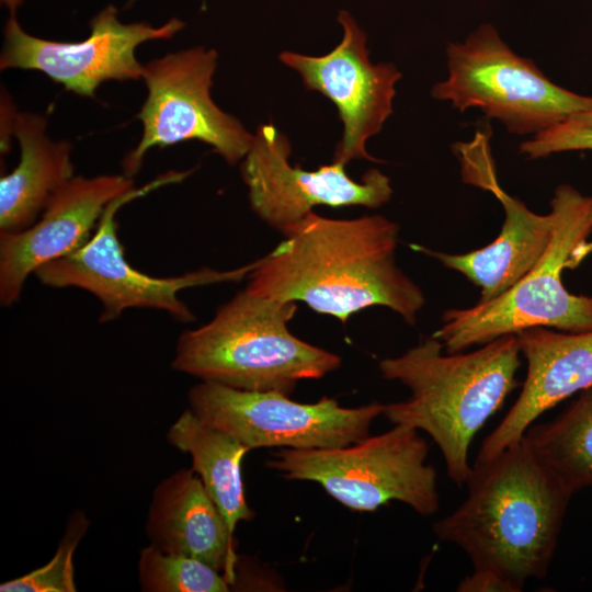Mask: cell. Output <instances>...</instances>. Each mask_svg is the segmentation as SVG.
Instances as JSON below:
<instances>
[{
  "label": "cell",
  "mask_w": 592,
  "mask_h": 592,
  "mask_svg": "<svg viewBox=\"0 0 592 592\" xmlns=\"http://www.w3.org/2000/svg\"><path fill=\"white\" fill-rule=\"evenodd\" d=\"M418 430L394 424L389 431L337 448L273 453L267 467L288 480H308L345 508L373 512L390 501L429 516L440 506L436 471Z\"/></svg>",
  "instance_id": "7"
},
{
  "label": "cell",
  "mask_w": 592,
  "mask_h": 592,
  "mask_svg": "<svg viewBox=\"0 0 592 592\" xmlns=\"http://www.w3.org/2000/svg\"><path fill=\"white\" fill-rule=\"evenodd\" d=\"M47 119L15 112L11 134L19 141L18 166L0 179V234L33 225L53 194L73 175L72 145L46 135Z\"/></svg>",
  "instance_id": "18"
},
{
  "label": "cell",
  "mask_w": 592,
  "mask_h": 592,
  "mask_svg": "<svg viewBox=\"0 0 592 592\" xmlns=\"http://www.w3.org/2000/svg\"><path fill=\"white\" fill-rule=\"evenodd\" d=\"M89 527V521L82 511H76L69 517L65 534L53 558L20 578L0 585L1 592H75L73 555L78 544Z\"/></svg>",
  "instance_id": "22"
},
{
  "label": "cell",
  "mask_w": 592,
  "mask_h": 592,
  "mask_svg": "<svg viewBox=\"0 0 592 592\" xmlns=\"http://www.w3.org/2000/svg\"><path fill=\"white\" fill-rule=\"evenodd\" d=\"M549 213L554 219L551 239L528 273L493 299L444 312L432 335L447 353L535 327L565 332L592 330V296L572 294L562 282L566 269H576L592 253V195L560 184Z\"/></svg>",
  "instance_id": "5"
},
{
  "label": "cell",
  "mask_w": 592,
  "mask_h": 592,
  "mask_svg": "<svg viewBox=\"0 0 592 592\" xmlns=\"http://www.w3.org/2000/svg\"><path fill=\"white\" fill-rule=\"evenodd\" d=\"M135 189L133 177L73 175L49 198L41 217L19 232L0 234V303L18 301L42 265L66 257L92 236L106 207Z\"/></svg>",
  "instance_id": "14"
},
{
  "label": "cell",
  "mask_w": 592,
  "mask_h": 592,
  "mask_svg": "<svg viewBox=\"0 0 592 592\" xmlns=\"http://www.w3.org/2000/svg\"><path fill=\"white\" fill-rule=\"evenodd\" d=\"M447 78L431 94L459 112L478 109L510 133L528 138L592 107V95L551 81L536 64L514 53L491 24L446 47Z\"/></svg>",
  "instance_id": "6"
},
{
  "label": "cell",
  "mask_w": 592,
  "mask_h": 592,
  "mask_svg": "<svg viewBox=\"0 0 592 592\" xmlns=\"http://www.w3.org/2000/svg\"><path fill=\"white\" fill-rule=\"evenodd\" d=\"M466 500L433 525L436 536L460 547L474 569L497 572L517 592L545 578L572 493L524 439L476 462Z\"/></svg>",
  "instance_id": "2"
},
{
  "label": "cell",
  "mask_w": 592,
  "mask_h": 592,
  "mask_svg": "<svg viewBox=\"0 0 592 592\" xmlns=\"http://www.w3.org/2000/svg\"><path fill=\"white\" fill-rule=\"evenodd\" d=\"M145 530L153 546L200 559L236 585L235 536L192 468L179 469L157 485Z\"/></svg>",
  "instance_id": "17"
},
{
  "label": "cell",
  "mask_w": 592,
  "mask_h": 592,
  "mask_svg": "<svg viewBox=\"0 0 592 592\" xmlns=\"http://www.w3.org/2000/svg\"><path fill=\"white\" fill-rule=\"evenodd\" d=\"M443 350L431 335L379 362L384 378L410 389L408 399L384 405L383 415L394 424L426 432L441 449L448 477L460 487L473 468L470 443L517 386L522 354L515 334L468 353L444 354Z\"/></svg>",
  "instance_id": "3"
},
{
  "label": "cell",
  "mask_w": 592,
  "mask_h": 592,
  "mask_svg": "<svg viewBox=\"0 0 592 592\" xmlns=\"http://www.w3.org/2000/svg\"><path fill=\"white\" fill-rule=\"evenodd\" d=\"M23 2L24 0H1V3L4 4L12 14Z\"/></svg>",
  "instance_id": "25"
},
{
  "label": "cell",
  "mask_w": 592,
  "mask_h": 592,
  "mask_svg": "<svg viewBox=\"0 0 592 592\" xmlns=\"http://www.w3.org/2000/svg\"><path fill=\"white\" fill-rule=\"evenodd\" d=\"M585 150L592 151V107L567 117L520 145V152L528 159Z\"/></svg>",
  "instance_id": "23"
},
{
  "label": "cell",
  "mask_w": 592,
  "mask_h": 592,
  "mask_svg": "<svg viewBox=\"0 0 592 592\" xmlns=\"http://www.w3.org/2000/svg\"><path fill=\"white\" fill-rule=\"evenodd\" d=\"M189 173L167 172L141 189L114 200L103 213L90 239L72 253L50 261L34 273L49 287H76L96 297L102 305L100 321L118 318L130 308L166 311L179 322L195 319L193 311L179 297L180 292L198 286L239 282L259 265L255 260L231 270L202 267L182 275L157 277L132 266L117 237L116 212L127 202L161 185L180 182Z\"/></svg>",
  "instance_id": "8"
},
{
  "label": "cell",
  "mask_w": 592,
  "mask_h": 592,
  "mask_svg": "<svg viewBox=\"0 0 592 592\" xmlns=\"http://www.w3.org/2000/svg\"><path fill=\"white\" fill-rule=\"evenodd\" d=\"M459 592H517L505 578L486 569H474L457 585Z\"/></svg>",
  "instance_id": "24"
},
{
  "label": "cell",
  "mask_w": 592,
  "mask_h": 592,
  "mask_svg": "<svg viewBox=\"0 0 592 592\" xmlns=\"http://www.w3.org/2000/svg\"><path fill=\"white\" fill-rule=\"evenodd\" d=\"M399 226L382 215L332 219L309 213L249 274L246 289L304 301L342 323L382 306L414 325L425 304L420 286L396 262Z\"/></svg>",
  "instance_id": "1"
},
{
  "label": "cell",
  "mask_w": 592,
  "mask_h": 592,
  "mask_svg": "<svg viewBox=\"0 0 592 592\" xmlns=\"http://www.w3.org/2000/svg\"><path fill=\"white\" fill-rule=\"evenodd\" d=\"M338 21L343 38L330 53L312 57L284 52L280 60L300 75L307 90L318 91L335 104L344 130L332 161H378L365 145L392 113L401 73L391 64L371 62L366 35L348 11H341Z\"/></svg>",
  "instance_id": "13"
},
{
  "label": "cell",
  "mask_w": 592,
  "mask_h": 592,
  "mask_svg": "<svg viewBox=\"0 0 592 592\" xmlns=\"http://www.w3.org/2000/svg\"><path fill=\"white\" fill-rule=\"evenodd\" d=\"M216 67L217 52L203 47L171 53L144 65L147 96L137 114L143 134L123 160L126 175L139 171L150 148L186 140L212 146L229 164L246 157L253 135L210 96Z\"/></svg>",
  "instance_id": "10"
},
{
  "label": "cell",
  "mask_w": 592,
  "mask_h": 592,
  "mask_svg": "<svg viewBox=\"0 0 592 592\" xmlns=\"http://www.w3.org/2000/svg\"><path fill=\"white\" fill-rule=\"evenodd\" d=\"M135 0H128V4H132Z\"/></svg>",
  "instance_id": "26"
},
{
  "label": "cell",
  "mask_w": 592,
  "mask_h": 592,
  "mask_svg": "<svg viewBox=\"0 0 592 592\" xmlns=\"http://www.w3.org/2000/svg\"><path fill=\"white\" fill-rule=\"evenodd\" d=\"M138 578L145 592H227L232 584L208 563L149 544L140 551Z\"/></svg>",
  "instance_id": "21"
},
{
  "label": "cell",
  "mask_w": 592,
  "mask_h": 592,
  "mask_svg": "<svg viewBox=\"0 0 592 592\" xmlns=\"http://www.w3.org/2000/svg\"><path fill=\"white\" fill-rule=\"evenodd\" d=\"M184 25L175 18L160 26L123 23L116 8L109 4L91 20L86 39L64 43L26 33L11 14L3 29L0 69L37 70L67 91L92 98L107 80L141 79L144 65L137 60L136 48L148 41L169 39Z\"/></svg>",
  "instance_id": "12"
},
{
  "label": "cell",
  "mask_w": 592,
  "mask_h": 592,
  "mask_svg": "<svg viewBox=\"0 0 592 592\" xmlns=\"http://www.w3.org/2000/svg\"><path fill=\"white\" fill-rule=\"evenodd\" d=\"M190 409L205 423L254 448H337L369 435L384 403L342 407L334 398L294 401L280 391H251L201 382L187 395Z\"/></svg>",
  "instance_id": "9"
},
{
  "label": "cell",
  "mask_w": 592,
  "mask_h": 592,
  "mask_svg": "<svg viewBox=\"0 0 592 592\" xmlns=\"http://www.w3.org/2000/svg\"><path fill=\"white\" fill-rule=\"evenodd\" d=\"M458 153L465 180L492 192L502 204L501 230L487 246L466 253H446L422 246L412 248L464 275L480 288L479 301H487L514 286L539 261L551 239L554 219L550 213L542 215L531 210L500 187L487 139L464 144Z\"/></svg>",
  "instance_id": "15"
},
{
  "label": "cell",
  "mask_w": 592,
  "mask_h": 592,
  "mask_svg": "<svg viewBox=\"0 0 592 592\" xmlns=\"http://www.w3.org/2000/svg\"><path fill=\"white\" fill-rule=\"evenodd\" d=\"M167 441L191 456L192 469L234 535L239 522L253 519L242 478V460L249 447L203 422L190 408L170 425Z\"/></svg>",
  "instance_id": "19"
},
{
  "label": "cell",
  "mask_w": 592,
  "mask_h": 592,
  "mask_svg": "<svg viewBox=\"0 0 592 592\" xmlns=\"http://www.w3.org/2000/svg\"><path fill=\"white\" fill-rule=\"evenodd\" d=\"M296 310L295 301L239 292L208 322L179 337L171 367L201 382L289 396L298 382L322 378L341 364L291 332Z\"/></svg>",
  "instance_id": "4"
},
{
  "label": "cell",
  "mask_w": 592,
  "mask_h": 592,
  "mask_svg": "<svg viewBox=\"0 0 592 592\" xmlns=\"http://www.w3.org/2000/svg\"><path fill=\"white\" fill-rule=\"evenodd\" d=\"M523 439L572 494L592 487V387L556 419L532 424Z\"/></svg>",
  "instance_id": "20"
},
{
  "label": "cell",
  "mask_w": 592,
  "mask_h": 592,
  "mask_svg": "<svg viewBox=\"0 0 592 592\" xmlns=\"http://www.w3.org/2000/svg\"><path fill=\"white\" fill-rule=\"evenodd\" d=\"M291 152L283 133L272 124L261 125L240 167L252 210L285 237L316 206L377 208L392 195L389 178L377 169L356 181L339 162L314 171L293 167Z\"/></svg>",
  "instance_id": "11"
},
{
  "label": "cell",
  "mask_w": 592,
  "mask_h": 592,
  "mask_svg": "<svg viewBox=\"0 0 592 592\" xmlns=\"http://www.w3.org/2000/svg\"><path fill=\"white\" fill-rule=\"evenodd\" d=\"M515 335L527 363L526 378L514 405L485 439L476 462L490 459L519 442L544 412L592 387V330L535 327Z\"/></svg>",
  "instance_id": "16"
}]
</instances>
